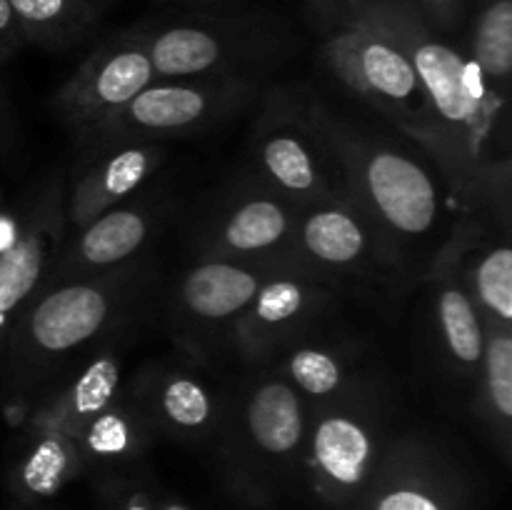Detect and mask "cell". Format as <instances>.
I'll use <instances>...</instances> for the list:
<instances>
[{
    "label": "cell",
    "instance_id": "obj_1",
    "mask_svg": "<svg viewBox=\"0 0 512 510\" xmlns=\"http://www.w3.org/2000/svg\"><path fill=\"white\" fill-rule=\"evenodd\" d=\"M403 48L425 103L423 153L468 215L510 228V100L420 15L415 0H343Z\"/></svg>",
    "mask_w": 512,
    "mask_h": 510
},
{
    "label": "cell",
    "instance_id": "obj_2",
    "mask_svg": "<svg viewBox=\"0 0 512 510\" xmlns=\"http://www.w3.org/2000/svg\"><path fill=\"white\" fill-rule=\"evenodd\" d=\"M143 263L95 278H50L25 305L10 333L0 368L8 408L33 405L63 365L113 333L130 300L140 293Z\"/></svg>",
    "mask_w": 512,
    "mask_h": 510
},
{
    "label": "cell",
    "instance_id": "obj_3",
    "mask_svg": "<svg viewBox=\"0 0 512 510\" xmlns=\"http://www.w3.org/2000/svg\"><path fill=\"white\" fill-rule=\"evenodd\" d=\"M305 113L323 138L348 198L373 220L398 253L438 225L440 193L420 158L363 123L303 95Z\"/></svg>",
    "mask_w": 512,
    "mask_h": 510
},
{
    "label": "cell",
    "instance_id": "obj_4",
    "mask_svg": "<svg viewBox=\"0 0 512 510\" xmlns=\"http://www.w3.org/2000/svg\"><path fill=\"white\" fill-rule=\"evenodd\" d=\"M323 63L350 98L383 115L423 148V90L408 55L385 30L343 5V18L325 35Z\"/></svg>",
    "mask_w": 512,
    "mask_h": 510
},
{
    "label": "cell",
    "instance_id": "obj_5",
    "mask_svg": "<svg viewBox=\"0 0 512 510\" xmlns=\"http://www.w3.org/2000/svg\"><path fill=\"white\" fill-rule=\"evenodd\" d=\"M258 95V78L153 80L78 148L93 153L120 143H160L198 135L238 115Z\"/></svg>",
    "mask_w": 512,
    "mask_h": 510
},
{
    "label": "cell",
    "instance_id": "obj_6",
    "mask_svg": "<svg viewBox=\"0 0 512 510\" xmlns=\"http://www.w3.org/2000/svg\"><path fill=\"white\" fill-rule=\"evenodd\" d=\"M250 178L298 208L350 200L295 90H273L263 98L250 133Z\"/></svg>",
    "mask_w": 512,
    "mask_h": 510
},
{
    "label": "cell",
    "instance_id": "obj_7",
    "mask_svg": "<svg viewBox=\"0 0 512 510\" xmlns=\"http://www.w3.org/2000/svg\"><path fill=\"white\" fill-rule=\"evenodd\" d=\"M383 425V415L363 385L330 403L310 405L300 455L325 498L348 500L368 490L390 445Z\"/></svg>",
    "mask_w": 512,
    "mask_h": 510
},
{
    "label": "cell",
    "instance_id": "obj_8",
    "mask_svg": "<svg viewBox=\"0 0 512 510\" xmlns=\"http://www.w3.org/2000/svg\"><path fill=\"white\" fill-rule=\"evenodd\" d=\"M140 35L158 80L255 78L280 53L273 30L213 15L150 25Z\"/></svg>",
    "mask_w": 512,
    "mask_h": 510
},
{
    "label": "cell",
    "instance_id": "obj_9",
    "mask_svg": "<svg viewBox=\"0 0 512 510\" xmlns=\"http://www.w3.org/2000/svg\"><path fill=\"white\" fill-rule=\"evenodd\" d=\"M300 208L258 180L235 183L200 223L198 255L253 263L268 270H303L295 258Z\"/></svg>",
    "mask_w": 512,
    "mask_h": 510
},
{
    "label": "cell",
    "instance_id": "obj_10",
    "mask_svg": "<svg viewBox=\"0 0 512 510\" xmlns=\"http://www.w3.org/2000/svg\"><path fill=\"white\" fill-rule=\"evenodd\" d=\"M155 78L140 28L113 35L93 50L55 93L58 118L75 145L88 140Z\"/></svg>",
    "mask_w": 512,
    "mask_h": 510
},
{
    "label": "cell",
    "instance_id": "obj_11",
    "mask_svg": "<svg viewBox=\"0 0 512 510\" xmlns=\"http://www.w3.org/2000/svg\"><path fill=\"white\" fill-rule=\"evenodd\" d=\"M63 190V175H48L23 205L15 238L0 250V368L20 313L53 275L65 235Z\"/></svg>",
    "mask_w": 512,
    "mask_h": 510
},
{
    "label": "cell",
    "instance_id": "obj_12",
    "mask_svg": "<svg viewBox=\"0 0 512 510\" xmlns=\"http://www.w3.org/2000/svg\"><path fill=\"white\" fill-rule=\"evenodd\" d=\"M398 250L353 200L305 205L298 213L295 258L300 268L335 280L393 270Z\"/></svg>",
    "mask_w": 512,
    "mask_h": 510
},
{
    "label": "cell",
    "instance_id": "obj_13",
    "mask_svg": "<svg viewBox=\"0 0 512 510\" xmlns=\"http://www.w3.org/2000/svg\"><path fill=\"white\" fill-rule=\"evenodd\" d=\"M335 295V283L308 270H273L263 278L248 308L233 323L228 343L253 365H265L320 318Z\"/></svg>",
    "mask_w": 512,
    "mask_h": 510
},
{
    "label": "cell",
    "instance_id": "obj_14",
    "mask_svg": "<svg viewBox=\"0 0 512 510\" xmlns=\"http://www.w3.org/2000/svg\"><path fill=\"white\" fill-rule=\"evenodd\" d=\"M165 210L168 203L158 193H135L80 230L65 233L50 278H95L140 263Z\"/></svg>",
    "mask_w": 512,
    "mask_h": 510
},
{
    "label": "cell",
    "instance_id": "obj_15",
    "mask_svg": "<svg viewBox=\"0 0 512 510\" xmlns=\"http://www.w3.org/2000/svg\"><path fill=\"white\" fill-rule=\"evenodd\" d=\"M220 425L230 428V445L245 460L263 465H285L303 450L308 428V403L298 390L270 368L245 383L233 413H225Z\"/></svg>",
    "mask_w": 512,
    "mask_h": 510
},
{
    "label": "cell",
    "instance_id": "obj_16",
    "mask_svg": "<svg viewBox=\"0 0 512 510\" xmlns=\"http://www.w3.org/2000/svg\"><path fill=\"white\" fill-rule=\"evenodd\" d=\"M273 270L253 263L198 255L190 268L183 270L170 305H173L175 330L190 345L228 338L235 320L243 315L263 278Z\"/></svg>",
    "mask_w": 512,
    "mask_h": 510
},
{
    "label": "cell",
    "instance_id": "obj_17",
    "mask_svg": "<svg viewBox=\"0 0 512 510\" xmlns=\"http://www.w3.org/2000/svg\"><path fill=\"white\" fill-rule=\"evenodd\" d=\"M163 160L165 148L160 143H120L83 153V165L63 190L65 233L80 230L105 210L140 193Z\"/></svg>",
    "mask_w": 512,
    "mask_h": 510
},
{
    "label": "cell",
    "instance_id": "obj_18",
    "mask_svg": "<svg viewBox=\"0 0 512 510\" xmlns=\"http://www.w3.org/2000/svg\"><path fill=\"white\" fill-rule=\"evenodd\" d=\"M128 393L138 400L153 430L175 438L195 440L213 433L225 410L203 378L178 365H150Z\"/></svg>",
    "mask_w": 512,
    "mask_h": 510
},
{
    "label": "cell",
    "instance_id": "obj_19",
    "mask_svg": "<svg viewBox=\"0 0 512 510\" xmlns=\"http://www.w3.org/2000/svg\"><path fill=\"white\" fill-rule=\"evenodd\" d=\"M123 378V358L113 340H103L93 348L83 365L63 380L60 388L38 398L25 415V433H78L80 425L95 413L113 403L120 393Z\"/></svg>",
    "mask_w": 512,
    "mask_h": 510
},
{
    "label": "cell",
    "instance_id": "obj_20",
    "mask_svg": "<svg viewBox=\"0 0 512 510\" xmlns=\"http://www.w3.org/2000/svg\"><path fill=\"white\" fill-rule=\"evenodd\" d=\"M510 230L468 215L450 233L458 253V270L465 290L485 323L512 325V250Z\"/></svg>",
    "mask_w": 512,
    "mask_h": 510
},
{
    "label": "cell",
    "instance_id": "obj_21",
    "mask_svg": "<svg viewBox=\"0 0 512 510\" xmlns=\"http://www.w3.org/2000/svg\"><path fill=\"white\" fill-rule=\"evenodd\" d=\"M430 293H433V318L438 328L440 348L450 368L468 378L478 375L485 343V320L465 290L458 270V253L453 240H445L430 260Z\"/></svg>",
    "mask_w": 512,
    "mask_h": 510
},
{
    "label": "cell",
    "instance_id": "obj_22",
    "mask_svg": "<svg viewBox=\"0 0 512 510\" xmlns=\"http://www.w3.org/2000/svg\"><path fill=\"white\" fill-rule=\"evenodd\" d=\"M368 510H450L433 450L413 438L393 440L368 485Z\"/></svg>",
    "mask_w": 512,
    "mask_h": 510
},
{
    "label": "cell",
    "instance_id": "obj_23",
    "mask_svg": "<svg viewBox=\"0 0 512 510\" xmlns=\"http://www.w3.org/2000/svg\"><path fill=\"white\" fill-rule=\"evenodd\" d=\"M473 408L503 453L512 433V325L485 323L483 358L473 380Z\"/></svg>",
    "mask_w": 512,
    "mask_h": 510
},
{
    "label": "cell",
    "instance_id": "obj_24",
    "mask_svg": "<svg viewBox=\"0 0 512 510\" xmlns=\"http://www.w3.org/2000/svg\"><path fill=\"white\" fill-rule=\"evenodd\" d=\"M153 435L148 415L130 393H118L113 403L85 420L75 433L85 463H115L135 458Z\"/></svg>",
    "mask_w": 512,
    "mask_h": 510
},
{
    "label": "cell",
    "instance_id": "obj_25",
    "mask_svg": "<svg viewBox=\"0 0 512 510\" xmlns=\"http://www.w3.org/2000/svg\"><path fill=\"white\" fill-rule=\"evenodd\" d=\"M23 43L65 50L88 38L100 20L95 0H8Z\"/></svg>",
    "mask_w": 512,
    "mask_h": 510
},
{
    "label": "cell",
    "instance_id": "obj_26",
    "mask_svg": "<svg viewBox=\"0 0 512 510\" xmlns=\"http://www.w3.org/2000/svg\"><path fill=\"white\" fill-rule=\"evenodd\" d=\"M280 353L283 355L275 363V368L298 390L308 408L330 403V400L350 393L358 385L348 358L333 345L290 343Z\"/></svg>",
    "mask_w": 512,
    "mask_h": 510
},
{
    "label": "cell",
    "instance_id": "obj_27",
    "mask_svg": "<svg viewBox=\"0 0 512 510\" xmlns=\"http://www.w3.org/2000/svg\"><path fill=\"white\" fill-rule=\"evenodd\" d=\"M25 450L15 465V485L28 498H50L83 468L78 443L68 433H25Z\"/></svg>",
    "mask_w": 512,
    "mask_h": 510
},
{
    "label": "cell",
    "instance_id": "obj_28",
    "mask_svg": "<svg viewBox=\"0 0 512 510\" xmlns=\"http://www.w3.org/2000/svg\"><path fill=\"white\" fill-rule=\"evenodd\" d=\"M468 55L493 93L510 100L512 90V0H485L475 15Z\"/></svg>",
    "mask_w": 512,
    "mask_h": 510
},
{
    "label": "cell",
    "instance_id": "obj_29",
    "mask_svg": "<svg viewBox=\"0 0 512 510\" xmlns=\"http://www.w3.org/2000/svg\"><path fill=\"white\" fill-rule=\"evenodd\" d=\"M415 5L430 28L443 35L460 30L468 15V0H415Z\"/></svg>",
    "mask_w": 512,
    "mask_h": 510
},
{
    "label": "cell",
    "instance_id": "obj_30",
    "mask_svg": "<svg viewBox=\"0 0 512 510\" xmlns=\"http://www.w3.org/2000/svg\"><path fill=\"white\" fill-rule=\"evenodd\" d=\"M20 45H23V35H20L13 8L8 0H0V63L13 58Z\"/></svg>",
    "mask_w": 512,
    "mask_h": 510
},
{
    "label": "cell",
    "instance_id": "obj_31",
    "mask_svg": "<svg viewBox=\"0 0 512 510\" xmlns=\"http://www.w3.org/2000/svg\"><path fill=\"white\" fill-rule=\"evenodd\" d=\"M305 3L320 35H328L343 18V0H305Z\"/></svg>",
    "mask_w": 512,
    "mask_h": 510
},
{
    "label": "cell",
    "instance_id": "obj_32",
    "mask_svg": "<svg viewBox=\"0 0 512 510\" xmlns=\"http://www.w3.org/2000/svg\"><path fill=\"white\" fill-rule=\"evenodd\" d=\"M123 510H153V505L148 503V498H145V495H130Z\"/></svg>",
    "mask_w": 512,
    "mask_h": 510
},
{
    "label": "cell",
    "instance_id": "obj_33",
    "mask_svg": "<svg viewBox=\"0 0 512 510\" xmlns=\"http://www.w3.org/2000/svg\"><path fill=\"white\" fill-rule=\"evenodd\" d=\"M183 3H190V5H218V0H183Z\"/></svg>",
    "mask_w": 512,
    "mask_h": 510
},
{
    "label": "cell",
    "instance_id": "obj_34",
    "mask_svg": "<svg viewBox=\"0 0 512 510\" xmlns=\"http://www.w3.org/2000/svg\"><path fill=\"white\" fill-rule=\"evenodd\" d=\"M163 510H190V508H185L183 503H168Z\"/></svg>",
    "mask_w": 512,
    "mask_h": 510
},
{
    "label": "cell",
    "instance_id": "obj_35",
    "mask_svg": "<svg viewBox=\"0 0 512 510\" xmlns=\"http://www.w3.org/2000/svg\"><path fill=\"white\" fill-rule=\"evenodd\" d=\"M0 128H3V93H0Z\"/></svg>",
    "mask_w": 512,
    "mask_h": 510
},
{
    "label": "cell",
    "instance_id": "obj_36",
    "mask_svg": "<svg viewBox=\"0 0 512 510\" xmlns=\"http://www.w3.org/2000/svg\"><path fill=\"white\" fill-rule=\"evenodd\" d=\"M95 3H100V0H95Z\"/></svg>",
    "mask_w": 512,
    "mask_h": 510
}]
</instances>
